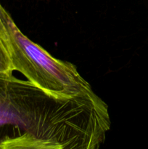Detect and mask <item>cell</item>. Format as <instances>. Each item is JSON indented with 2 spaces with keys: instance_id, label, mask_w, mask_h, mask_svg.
Masks as SVG:
<instances>
[{
  "instance_id": "cell-1",
  "label": "cell",
  "mask_w": 148,
  "mask_h": 149,
  "mask_svg": "<svg viewBox=\"0 0 148 149\" xmlns=\"http://www.w3.org/2000/svg\"><path fill=\"white\" fill-rule=\"evenodd\" d=\"M0 36L15 71L21 73L36 87L57 98L104 103L73 64L54 58L25 36L1 3Z\"/></svg>"
},
{
  "instance_id": "cell-2",
  "label": "cell",
  "mask_w": 148,
  "mask_h": 149,
  "mask_svg": "<svg viewBox=\"0 0 148 149\" xmlns=\"http://www.w3.org/2000/svg\"><path fill=\"white\" fill-rule=\"evenodd\" d=\"M62 109L57 98L29 81L13 75H0V141L4 128L19 131L21 148H49L62 125Z\"/></svg>"
},
{
  "instance_id": "cell-3",
  "label": "cell",
  "mask_w": 148,
  "mask_h": 149,
  "mask_svg": "<svg viewBox=\"0 0 148 149\" xmlns=\"http://www.w3.org/2000/svg\"><path fill=\"white\" fill-rule=\"evenodd\" d=\"M14 71L10 54L0 36V75H12Z\"/></svg>"
}]
</instances>
